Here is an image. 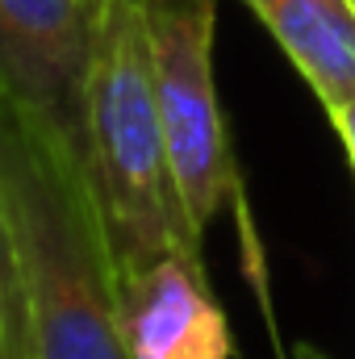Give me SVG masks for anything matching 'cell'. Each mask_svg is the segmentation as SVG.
Returning <instances> with one entry per match:
<instances>
[{"label": "cell", "instance_id": "6da1fadb", "mask_svg": "<svg viewBox=\"0 0 355 359\" xmlns=\"http://www.w3.org/2000/svg\"><path fill=\"white\" fill-rule=\"evenodd\" d=\"M0 188L8 201L34 359H130L117 268L84 155L0 96Z\"/></svg>", "mask_w": 355, "mask_h": 359}, {"label": "cell", "instance_id": "7a4b0ae2", "mask_svg": "<svg viewBox=\"0 0 355 359\" xmlns=\"http://www.w3.org/2000/svg\"><path fill=\"white\" fill-rule=\"evenodd\" d=\"M84 172L117 276L163 255H201L163 138L142 0H100L84 104Z\"/></svg>", "mask_w": 355, "mask_h": 359}, {"label": "cell", "instance_id": "3957f363", "mask_svg": "<svg viewBox=\"0 0 355 359\" xmlns=\"http://www.w3.org/2000/svg\"><path fill=\"white\" fill-rule=\"evenodd\" d=\"M142 8L176 192L188 230L205 238L209 222L239 196V172L213 84L217 0H142Z\"/></svg>", "mask_w": 355, "mask_h": 359}, {"label": "cell", "instance_id": "277c9868", "mask_svg": "<svg viewBox=\"0 0 355 359\" xmlns=\"http://www.w3.org/2000/svg\"><path fill=\"white\" fill-rule=\"evenodd\" d=\"M100 0H0V96L84 155Z\"/></svg>", "mask_w": 355, "mask_h": 359}, {"label": "cell", "instance_id": "5b68a950", "mask_svg": "<svg viewBox=\"0 0 355 359\" xmlns=\"http://www.w3.org/2000/svg\"><path fill=\"white\" fill-rule=\"evenodd\" d=\"M117 326L130 359H230L234 339L201 255H163L117 276Z\"/></svg>", "mask_w": 355, "mask_h": 359}, {"label": "cell", "instance_id": "8992f818", "mask_svg": "<svg viewBox=\"0 0 355 359\" xmlns=\"http://www.w3.org/2000/svg\"><path fill=\"white\" fill-rule=\"evenodd\" d=\"M314 96L335 109L355 100L351 0H247Z\"/></svg>", "mask_w": 355, "mask_h": 359}, {"label": "cell", "instance_id": "52a82bcc", "mask_svg": "<svg viewBox=\"0 0 355 359\" xmlns=\"http://www.w3.org/2000/svg\"><path fill=\"white\" fill-rule=\"evenodd\" d=\"M0 359H34L29 351V318H25V292L17 268V243L8 222V201L0 188Z\"/></svg>", "mask_w": 355, "mask_h": 359}, {"label": "cell", "instance_id": "ba28073f", "mask_svg": "<svg viewBox=\"0 0 355 359\" xmlns=\"http://www.w3.org/2000/svg\"><path fill=\"white\" fill-rule=\"evenodd\" d=\"M326 113H330V126L339 130V138H343V147H347V159H351V168H355V100L335 104V109H326Z\"/></svg>", "mask_w": 355, "mask_h": 359}, {"label": "cell", "instance_id": "9c48e42d", "mask_svg": "<svg viewBox=\"0 0 355 359\" xmlns=\"http://www.w3.org/2000/svg\"><path fill=\"white\" fill-rule=\"evenodd\" d=\"M305 351H309V347H305ZM309 359H318V355H314V351H309Z\"/></svg>", "mask_w": 355, "mask_h": 359}, {"label": "cell", "instance_id": "30bf717a", "mask_svg": "<svg viewBox=\"0 0 355 359\" xmlns=\"http://www.w3.org/2000/svg\"><path fill=\"white\" fill-rule=\"evenodd\" d=\"M351 8H355V0H351Z\"/></svg>", "mask_w": 355, "mask_h": 359}]
</instances>
